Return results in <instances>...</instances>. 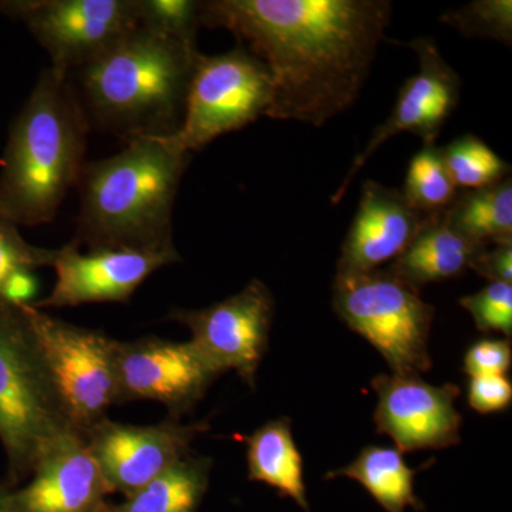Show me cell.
Segmentation results:
<instances>
[{"label":"cell","instance_id":"8fae6325","mask_svg":"<svg viewBox=\"0 0 512 512\" xmlns=\"http://www.w3.org/2000/svg\"><path fill=\"white\" fill-rule=\"evenodd\" d=\"M117 406L138 400L163 404L180 420L195 409L221 373L197 346L147 336L116 345Z\"/></svg>","mask_w":512,"mask_h":512},{"label":"cell","instance_id":"4dcf8cb0","mask_svg":"<svg viewBox=\"0 0 512 512\" xmlns=\"http://www.w3.org/2000/svg\"><path fill=\"white\" fill-rule=\"evenodd\" d=\"M470 269L491 282L512 285V242L487 247L474 258Z\"/></svg>","mask_w":512,"mask_h":512},{"label":"cell","instance_id":"44dd1931","mask_svg":"<svg viewBox=\"0 0 512 512\" xmlns=\"http://www.w3.org/2000/svg\"><path fill=\"white\" fill-rule=\"evenodd\" d=\"M212 460L188 454L107 512H198L210 488Z\"/></svg>","mask_w":512,"mask_h":512},{"label":"cell","instance_id":"603a6c76","mask_svg":"<svg viewBox=\"0 0 512 512\" xmlns=\"http://www.w3.org/2000/svg\"><path fill=\"white\" fill-rule=\"evenodd\" d=\"M448 173L441 147L423 146L414 154L402 190L412 208L423 215L446 211L458 194Z\"/></svg>","mask_w":512,"mask_h":512},{"label":"cell","instance_id":"ac0fdd59","mask_svg":"<svg viewBox=\"0 0 512 512\" xmlns=\"http://www.w3.org/2000/svg\"><path fill=\"white\" fill-rule=\"evenodd\" d=\"M485 248L461 234L441 211L427 217L419 234L387 271L420 291L423 286L463 275Z\"/></svg>","mask_w":512,"mask_h":512},{"label":"cell","instance_id":"7c38bea8","mask_svg":"<svg viewBox=\"0 0 512 512\" xmlns=\"http://www.w3.org/2000/svg\"><path fill=\"white\" fill-rule=\"evenodd\" d=\"M208 429L205 421L183 424L168 417L153 426H133L107 417L83 439L111 493L126 498L191 454L194 440Z\"/></svg>","mask_w":512,"mask_h":512},{"label":"cell","instance_id":"277c9868","mask_svg":"<svg viewBox=\"0 0 512 512\" xmlns=\"http://www.w3.org/2000/svg\"><path fill=\"white\" fill-rule=\"evenodd\" d=\"M90 124L70 77L40 74L10 128L0 171V215L16 227L49 224L84 167Z\"/></svg>","mask_w":512,"mask_h":512},{"label":"cell","instance_id":"f1b7e54d","mask_svg":"<svg viewBox=\"0 0 512 512\" xmlns=\"http://www.w3.org/2000/svg\"><path fill=\"white\" fill-rule=\"evenodd\" d=\"M511 363V339H481L468 348L463 369L470 377L507 376Z\"/></svg>","mask_w":512,"mask_h":512},{"label":"cell","instance_id":"8992f818","mask_svg":"<svg viewBox=\"0 0 512 512\" xmlns=\"http://www.w3.org/2000/svg\"><path fill=\"white\" fill-rule=\"evenodd\" d=\"M333 308L383 356L392 373L421 376L433 366L429 340L434 308L421 299L419 289L387 269L336 272Z\"/></svg>","mask_w":512,"mask_h":512},{"label":"cell","instance_id":"83f0119b","mask_svg":"<svg viewBox=\"0 0 512 512\" xmlns=\"http://www.w3.org/2000/svg\"><path fill=\"white\" fill-rule=\"evenodd\" d=\"M460 305L473 318L480 332L503 333L512 336V285L491 282L473 295L460 299Z\"/></svg>","mask_w":512,"mask_h":512},{"label":"cell","instance_id":"2e32d148","mask_svg":"<svg viewBox=\"0 0 512 512\" xmlns=\"http://www.w3.org/2000/svg\"><path fill=\"white\" fill-rule=\"evenodd\" d=\"M22 488H12L18 512H107L111 490L82 434L64 431L47 444Z\"/></svg>","mask_w":512,"mask_h":512},{"label":"cell","instance_id":"ffe728a7","mask_svg":"<svg viewBox=\"0 0 512 512\" xmlns=\"http://www.w3.org/2000/svg\"><path fill=\"white\" fill-rule=\"evenodd\" d=\"M419 470L407 466L397 448L367 446L349 466L332 471L326 478L346 477L372 495L386 512L423 511V501L414 490Z\"/></svg>","mask_w":512,"mask_h":512},{"label":"cell","instance_id":"4fadbf2b","mask_svg":"<svg viewBox=\"0 0 512 512\" xmlns=\"http://www.w3.org/2000/svg\"><path fill=\"white\" fill-rule=\"evenodd\" d=\"M407 46L419 59V72L404 82L392 114L376 128L365 150L357 154L345 180L332 195V204L343 200L360 168L397 134L412 133L423 140L424 146H434L441 128L458 106L461 79L441 56L436 42L431 37H419Z\"/></svg>","mask_w":512,"mask_h":512},{"label":"cell","instance_id":"52a82bcc","mask_svg":"<svg viewBox=\"0 0 512 512\" xmlns=\"http://www.w3.org/2000/svg\"><path fill=\"white\" fill-rule=\"evenodd\" d=\"M22 306L45 357L66 419L83 436L107 419L111 407L117 406V340L99 330L57 319L33 303H22Z\"/></svg>","mask_w":512,"mask_h":512},{"label":"cell","instance_id":"ba28073f","mask_svg":"<svg viewBox=\"0 0 512 512\" xmlns=\"http://www.w3.org/2000/svg\"><path fill=\"white\" fill-rule=\"evenodd\" d=\"M272 97L271 73L244 46L222 55L198 53L183 124L171 137L188 153L201 150L222 134L241 130L266 116Z\"/></svg>","mask_w":512,"mask_h":512},{"label":"cell","instance_id":"1f68e13d","mask_svg":"<svg viewBox=\"0 0 512 512\" xmlns=\"http://www.w3.org/2000/svg\"><path fill=\"white\" fill-rule=\"evenodd\" d=\"M0 512H18L13 503L12 488L6 483H0Z\"/></svg>","mask_w":512,"mask_h":512},{"label":"cell","instance_id":"484cf974","mask_svg":"<svg viewBox=\"0 0 512 512\" xmlns=\"http://www.w3.org/2000/svg\"><path fill=\"white\" fill-rule=\"evenodd\" d=\"M441 22L467 37H484L511 45V0H474L441 16Z\"/></svg>","mask_w":512,"mask_h":512},{"label":"cell","instance_id":"6da1fadb","mask_svg":"<svg viewBox=\"0 0 512 512\" xmlns=\"http://www.w3.org/2000/svg\"><path fill=\"white\" fill-rule=\"evenodd\" d=\"M392 10L389 0H210L200 22L265 64L274 83L266 117L322 127L362 92Z\"/></svg>","mask_w":512,"mask_h":512},{"label":"cell","instance_id":"d6986e66","mask_svg":"<svg viewBox=\"0 0 512 512\" xmlns=\"http://www.w3.org/2000/svg\"><path fill=\"white\" fill-rule=\"evenodd\" d=\"M247 443L248 478L274 488L279 497L289 498L303 512H312L306 494L303 458L293 439L292 421L281 417L268 421Z\"/></svg>","mask_w":512,"mask_h":512},{"label":"cell","instance_id":"7a4b0ae2","mask_svg":"<svg viewBox=\"0 0 512 512\" xmlns=\"http://www.w3.org/2000/svg\"><path fill=\"white\" fill-rule=\"evenodd\" d=\"M191 153L173 137H138L84 164L73 242L97 249L173 251V212Z\"/></svg>","mask_w":512,"mask_h":512},{"label":"cell","instance_id":"9c48e42d","mask_svg":"<svg viewBox=\"0 0 512 512\" xmlns=\"http://www.w3.org/2000/svg\"><path fill=\"white\" fill-rule=\"evenodd\" d=\"M0 10L25 23L62 77L138 26L136 0H12Z\"/></svg>","mask_w":512,"mask_h":512},{"label":"cell","instance_id":"5bb4252c","mask_svg":"<svg viewBox=\"0 0 512 512\" xmlns=\"http://www.w3.org/2000/svg\"><path fill=\"white\" fill-rule=\"evenodd\" d=\"M377 396V433L389 436L400 453L443 450L460 443L463 419L457 412L456 384L434 386L414 375H379L372 380Z\"/></svg>","mask_w":512,"mask_h":512},{"label":"cell","instance_id":"4316f807","mask_svg":"<svg viewBox=\"0 0 512 512\" xmlns=\"http://www.w3.org/2000/svg\"><path fill=\"white\" fill-rule=\"evenodd\" d=\"M56 249L35 247L20 235L19 227L0 215V299L20 274L52 266Z\"/></svg>","mask_w":512,"mask_h":512},{"label":"cell","instance_id":"30bf717a","mask_svg":"<svg viewBox=\"0 0 512 512\" xmlns=\"http://www.w3.org/2000/svg\"><path fill=\"white\" fill-rule=\"evenodd\" d=\"M275 301L264 282L252 279L242 291L208 308L175 309L168 319L190 329L191 342L218 372H235L251 389L269 345Z\"/></svg>","mask_w":512,"mask_h":512},{"label":"cell","instance_id":"e0dca14e","mask_svg":"<svg viewBox=\"0 0 512 512\" xmlns=\"http://www.w3.org/2000/svg\"><path fill=\"white\" fill-rule=\"evenodd\" d=\"M427 217L412 208L402 191L366 181L336 272L362 274L394 261L419 234Z\"/></svg>","mask_w":512,"mask_h":512},{"label":"cell","instance_id":"f546056e","mask_svg":"<svg viewBox=\"0 0 512 512\" xmlns=\"http://www.w3.org/2000/svg\"><path fill=\"white\" fill-rule=\"evenodd\" d=\"M467 402L481 414L503 412L512 402V384L507 376L470 377Z\"/></svg>","mask_w":512,"mask_h":512},{"label":"cell","instance_id":"5b68a950","mask_svg":"<svg viewBox=\"0 0 512 512\" xmlns=\"http://www.w3.org/2000/svg\"><path fill=\"white\" fill-rule=\"evenodd\" d=\"M73 430L22 303L0 299V441L10 488L32 474L37 458Z\"/></svg>","mask_w":512,"mask_h":512},{"label":"cell","instance_id":"7402d4cb","mask_svg":"<svg viewBox=\"0 0 512 512\" xmlns=\"http://www.w3.org/2000/svg\"><path fill=\"white\" fill-rule=\"evenodd\" d=\"M444 217L461 234L491 247L512 242V180L477 190L458 191Z\"/></svg>","mask_w":512,"mask_h":512},{"label":"cell","instance_id":"9a60e30c","mask_svg":"<svg viewBox=\"0 0 512 512\" xmlns=\"http://www.w3.org/2000/svg\"><path fill=\"white\" fill-rule=\"evenodd\" d=\"M177 262H181L177 249H97L83 254L72 241L56 249L52 264L56 284L52 293L33 305L39 309H60L86 303L127 302L154 272Z\"/></svg>","mask_w":512,"mask_h":512},{"label":"cell","instance_id":"d4e9b609","mask_svg":"<svg viewBox=\"0 0 512 512\" xmlns=\"http://www.w3.org/2000/svg\"><path fill=\"white\" fill-rule=\"evenodd\" d=\"M137 23L181 45L197 49L201 26L200 2L195 0H136Z\"/></svg>","mask_w":512,"mask_h":512},{"label":"cell","instance_id":"cb8c5ba5","mask_svg":"<svg viewBox=\"0 0 512 512\" xmlns=\"http://www.w3.org/2000/svg\"><path fill=\"white\" fill-rule=\"evenodd\" d=\"M444 163L458 190H477L510 177V164L473 134L441 147Z\"/></svg>","mask_w":512,"mask_h":512},{"label":"cell","instance_id":"3957f363","mask_svg":"<svg viewBox=\"0 0 512 512\" xmlns=\"http://www.w3.org/2000/svg\"><path fill=\"white\" fill-rule=\"evenodd\" d=\"M198 53L141 26L121 36L73 73L90 127L126 141L174 136Z\"/></svg>","mask_w":512,"mask_h":512}]
</instances>
